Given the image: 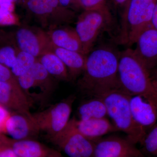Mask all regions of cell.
I'll return each mask as SVG.
<instances>
[{"label":"cell","instance_id":"1","mask_svg":"<svg viewBox=\"0 0 157 157\" xmlns=\"http://www.w3.org/2000/svg\"><path fill=\"white\" fill-rule=\"evenodd\" d=\"M119 56V52L107 46L91 51L78 79L79 89L94 96L107 90L121 89L118 78Z\"/></svg>","mask_w":157,"mask_h":157},{"label":"cell","instance_id":"2","mask_svg":"<svg viewBox=\"0 0 157 157\" xmlns=\"http://www.w3.org/2000/svg\"><path fill=\"white\" fill-rule=\"evenodd\" d=\"M149 70L133 49L119 52L118 78L121 89L131 96H140L157 107V89Z\"/></svg>","mask_w":157,"mask_h":157},{"label":"cell","instance_id":"3","mask_svg":"<svg viewBox=\"0 0 157 157\" xmlns=\"http://www.w3.org/2000/svg\"><path fill=\"white\" fill-rule=\"evenodd\" d=\"M131 96L121 89H114L101 92L94 97L104 101L107 115L119 131L124 133L134 144H142L147 132L138 125L133 118L130 104Z\"/></svg>","mask_w":157,"mask_h":157},{"label":"cell","instance_id":"4","mask_svg":"<svg viewBox=\"0 0 157 157\" xmlns=\"http://www.w3.org/2000/svg\"><path fill=\"white\" fill-rule=\"evenodd\" d=\"M157 0H129L121 20L119 35L122 44H135L142 32L151 26Z\"/></svg>","mask_w":157,"mask_h":157},{"label":"cell","instance_id":"5","mask_svg":"<svg viewBox=\"0 0 157 157\" xmlns=\"http://www.w3.org/2000/svg\"><path fill=\"white\" fill-rule=\"evenodd\" d=\"M112 17L108 9L85 10L77 18L76 30L82 45V52L87 55L103 31L109 27Z\"/></svg>","mask_w":157,"mask_h":157},{"label":"cell","instance_id":"6","mask_svg":"<svg viewBox=\"0 0 157 157\" xmlns=\"http://www.w3.org/2000/svg\"><path fill=\"white\" fill-rule=\"evenodd\" d=\"M24 6L42 27L49 29L72 22L75 16L72 10L63 7L59 0H28Z\"/></svg>","mask_w":157,"mask_h":157},{"label":"cell","instance_id":"7","mask_svg":"<svg viewBox=\"0 0 157 157\" xmlns=\"http://www.w3.org/2000/svg\"><path fill=\"white\" fill-rule=\"evenodd\" d=\"M21 87L33 104L43 105L51 95L55 88L54 78L38 60L25 74L17 77Z\"/></svg>","mask_w":157,"mask_h":157},{"label":"cell","instance_id":"8","mask_svg":"<svg viewBox=\"0 0 157 157\" xmlns=\"http://www.w3.org/2000/svg\"><path fill=\"white\" fill-rule=\"evenodd\" d=\"M74 100V96H70L47 109L32 113L39 132L46 133L51 139L59 134L70 121Z\"/></svg>","mask_w":157,"mask_h":157},{"label":"cell","instance_id":"9","mask_svg":"<svg viewBox=\"0 0 157 157\" xmlns=\"http://www.w3.org/2000/svg\"><path fill=\"white\" fill-rule=\"evenodd\" d=\"M51 139L69 157H94L95 143L79 132L75 118L70 120L63 130Z\"/></svg>","mask_w":157,"mask_h":157},{"label":"cell","instance_id":"10","mask_svg":"<svg viewBox=\"0 0 157 157\" xmlns=\"http://www.w3.org/2000/svg\"><path fill=\"white\" fill-rule=\"evenodd\" d=\"M16 47L36 58L42 54L51 50L52 43L47 32L42 29L21 28L15 34Z\"/></svg>","mask_w":157,"mask_h":157},{"label":"cell","instance_id":"11","mask_svg":"<svg viewBox=\"0 0 157 157\" xmlns=\"http://www.w3.org/2000/svg\"><path fill=\"white\" fill-rule=\"evenodd\" d=\"M94 157H142V154L128 138L110 137L95 142Z\"/></svg>","mask_w":157,"mask_h":157},{"label":"cell","instance_id":"12","mask_svg":"<svg viewBox=\"0 0 157 157\" xmlns=\"http://www.w3.org/2000/svg\"><path fill=\"white\" fill-rule=\"evenodd\" d=\"M4 129L14 140L33 139L40 132L33 120L32 113L20 112L9 116Z\"/></svg>","mask_w":157,"mask_h":157},{"label":"cell","instance_id":"13","mask_svg":"<svg viewBox=\"0 0 157 157\" xmlns=\"http://www.w3.org/2000/svg\"><path fill=\"white\" fill-rule=\"evenodd\" d=\"M134 52L150 71L157 63V30L149 27L140 33Z\"/></svg>","mask_w":157,"mask_h":157},{"label":"cell","instance_id":"14","mask_svg":"<svg viewBox=\"0 0 157 157\" xmlns=\"http://www.w3.org/2000/svg\"><path fill=\"white\" fill-rule=\"evenodd\" d=\"M130 104L135 122L148 132L157 123V107L140 96H131Z\"/></svg>","mask_w":157,"mask_h":157},{"label":"cell","instance_id":"15","mask_svg":"<svg viewBox=\"0 0 157 157\" xmlns=\"http://www.w3.org/2000/svg\"><path fill=\"white\" fill-rule=\"evenodd\" d=\"M0 104L9 106L17 112L30 114L32 103L22 90L0 81Z\"/></svg>","mask_w":157,"mask_h":157},{"label":"cell","instance_id":"16","mask_svg":"<svg viewBox=\"0 0 157 157\" xmlns=\"http://www.w3.org/2000/svg\"><path fill=\"white\" fill-rule=\"evenodd\" d=\"M75 124L80 133L94 142L109 133L119 132L114 124H111L106 117L86 120L75 119Z\"/></svg>","mask_w":157,"mask_h":157},{"label":"cell","instance_id":"17","mask_svg":"<svg viewBox=\"0 0 157 157\" xmlns=\"http://www.w3.org/2000/svg\"><path fill=\"white\" fill-rule=\"evenodd\" d=\"M9 143L18 157H62L58 152L33 139L13 140Z\"/></svg>","mask_w":157,"mask_h":157},{"label":"cell","instance_id":"18","mask_svg":"<svg viewBox=\"0 0 157 157\" xmlns=\"http://www.w3.org/2000/svg\"><path fill=\"white\" fill-rule=\"evenodd\" d=\"M47 33L55 46L83 54L81 41L75 29L57 27L48 29Z\"/></svg>","mask_w":157,"mask_h":157},{"label":"cell","instance_id":"19","mask_svg":"<svg viewBox=\"0 0 157 157\" xmlns=\"http://www.w3.org/2000/svg\"><path fill=\"white\" fill-rule=\"evenodd\" d=\"M64 63L69 73V77L76 79L83 73L87 55L78 52L59 48L52 44L51 48Z\"/></svg>","mask_w":157,"mask_h":157},{"label":"cell","instance_id":"20","mask_svg":"<svg viewBox=\"0 0 157 157\" xmlns=\"http://www.w3.org/2000/svg\"><path fill=\"white\" fill-rule=\"evenodd\" d=\"M37 60L55 79L67 80L70 78L67 67L52 51L44 52L37 58Z\"/></svg>","mask_w":157,"mask_h":157},{"label":"cell","instance_id":"21","mask_svg":"<svg viewBox=\"0 0 157 157\" xmlns=\"http://www.w3.org/2000/svg\"><path fill=\"white\" fill-rule=\"evenodd\" d=\"M95 98L82 103L78 107L79 120H86L106 117L107 115V108L104 101L101 98Z\"/></svg>","mask_w":157,"mask_h":157},{"label":"cell","instance_id":"22","mask_svg":"<svg viewBox=\"0 0 157 157\" xmlns=\"http://www.w3.org/2000/svg\"><path fill=\"white\" fill-rule=\"evenodd\" d=\"M37 60L36 58L32 55L19 49L15 64L11 69V72L17 78L27 73Z\"/></svg>","mask_w":157,"mask_h":157},{"label":"cell","instance_id":"23","mask_svg":"<svg viewBox=\"0 0 157 157\" xmlns=\"http://www.w3.org/2000/svg\"><path fill=\"white\" fill-rule=\"evenodd\" d=\"M18 50L17 47L9 45L0 48V63L11 69L15 64Z\"/></svg>","mask_w":157,"mask_h":157},{"label":"cell","instance_id":"24","mask_svg":"<svg viewBox=\"0 0 157 157\" xmlns=\"http://www.w3.org/2000/svg\"><path fill=\"white\" fill-rule=\"evenodd\" d=\"M142 144L147 152L157 155V123L147 133Z\"/></svg>","mask_w":157,"mask_h":157},{"label":"cell","instance_id":"25","mask_svg":"<svg viewBox=\"0 0 157 157\" xmlns=\"http://www.w3.org/2000/svg\"><path fill=\"white\" fill-rule=\"evenodd\" d=\"M0 81L8 82L14 87L22 90L17 77L9 68L0 63Z\"/></svg>","mask_w":157,"mask_h":157},{"label":"cell","instance_id":"26","mask_svg":"<svg viewBox=\"0 0 157 157\" xmlns=\"http://www.w3.org/2000/svg\"><path fill=\"white\" fill-rule=\"evenodd\" d=\"M107 0H77L76 6L85 10L107 9Z\"/></svg>","mask_w":157,"mask_h":157},{"label":"cell","instance_id":"27","mask_svg":"<svg viewBox=\"0 0 157 157\" xmlns=\"http://www.w3.org/2000/svg\"><path fill=\"white\" fill-rule=\"evenodd\" d=\"M11 10L0 7V25H9L14 22V17Z\"/></svg>","mask_w":157,"mask_h":157},{"label":"cell","instance_id":"28","mask_svg":"<svg viewBox=\"0 0 157 157\" xmlns=\"http://www.w3.org/2000/svg\"><path fill=\"white\" fill-rule=\"evenodd\" d=\"M0 157H18L10 146H0Z\"/></svg>","mask_w":157,"mask_h":157},{"label":"cell","instance_id":"29","mask_svg":"<svg viewBox=\"0 0 157 157\" xmlns=\"http://www.w3.org/2000/svg\"><path fill=\"white\" fill-rule=\"evenodd\" d=\"M9 115V113L4 107L0 105V130L4 129L5 123Z\"/></svg>","mask_w":157,"mask_h":157},{"label":"cell","instance_id":"30","mask_svg":"<svg viewBox=\"0 0 157 157\" xmlns=\"http://www.w3.org/2000/svg\"><path fill=\"white\" fill-rule=\"evenodd\" d=\"M151 26L152 27L157 30V1L155 5L152 14Z\"/></svg>","mask_w":157,"mask_h":157},{"label":"cell","instance_id":"31","mask_svg":"<svg viewBox=\"0 0 157 157\" xmlns=\"http://www.w3.org/2000/svg\"><path fill=\"white\" fill-rule=\"evenodd\" d=\"M60 4L65 8L70 9L72 5L76 6L77 0H59Z\"/></svg>","mask_w":157,"mask_h":157},{"label":"cell","instance_id":"32","mask_svg":"<svg viewBox=\"0 0 157 157\" xmlns=\"http://www.w3.org/2000/svg\"><path fill=\"white\" fill-rule=\"evenodd\" d=\"M115 4L117 6H126L129 0H113Z\"/></svg>","mask_w":157,"mask_h":157},{"label":"cell","instance_id":"33","mask_svg":"<svg viewBox=\"0 0 157 157\" xmlns=\"http://www.w3.org/2000/svg\"><path fill=\"white\" fill-rule=\"evenodd\" d=\"M28 0H13L14 2L21 3V4H23L24 6L25 5V3Z\"/></svg>","mask_w":157,"mask_h":157},{"label":"cell","instance_id":"34","mask_svg":"<svg viewBox=\"0 0 157 157\" xmlns=\"http://www.w3.org/2000/svg\"><path fill=\"white\" fill-rule=\"evenodd\" d=\"M154 82L155 86L157 89V70L156 73L155 78L154 80Z\"/></svg>","mask_w":157,"mask_h":157},{"label":"cell","instance_id":"35","mask_svg":"<svg viewBox=\"0 0 157 157\" xmlns=\"http://www.w3.org/2000/svg\"></svg>","mask_w":157,"mask_h":157},{"label":"cell","instance_id":"36","mask_svg":"<svg viewBox=\"0 0 157 157\" xmlns=\"http://www.w3.org/2000/svg\"><path fill=\"white\" fill-rule=\"evenodd\" d=\"M2 146V145H1V144H0V146Z\"/></svg>","mask_w":157,"mask_h":157}]
</instances>
